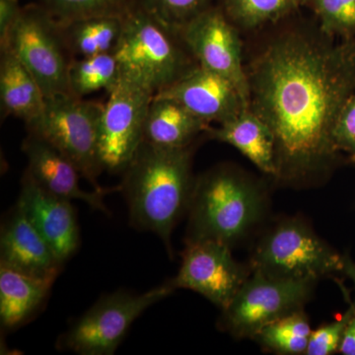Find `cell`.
Returning a JSON list of instances; mask_svg holds the SVG:
<instances>
[{
    "instance_id": "cell-1",
    "label": "cell",
    "mask_w": 355,
    "mask_h": 355,
    "mask_svg": "<svg viewBox=\"0 0 355 355\" xmlns=\"http://www.w3.org/2000/svg\"><path fill=\"white\" fill-rule=\"evenodd\" d=\"M249 108L275 139V178L305 184L338 162L336 121L355 94V39L291 31L273 38L246 69Z\"/></svg>"
},
{
    "instance_id": "cell-2",
    "label": "cell",
    "mask_w": 355,
    "mask_h": 355,
    "mask_svg": "<svg viewBox=\"0 0 355 355\" xmlns=\"http://www.w3.org/2000/svg\"><path fill=\"white\" fill-rule=\"evenodd\" d=\"M191 157V146L169 148L144 141L120 184L132 226L157 235L171 257L172 232L188 211L195 186Z\"/></svg>"
},
{
    "instance_id": "cell-3",
    "label": "cell",
    "mask_w": 355,
    "mask_h": 355,
    "mask_svg": "<svg viewBox=\"0 0 355 355\" xmlns=\"http://www.w3.org/2000/svg\"><path fill=\"white\" fill-rule=\"evenodd\" d=\"M266 205L258 182L227 166L210 169L195 181L186 243L216 241L232 248L260 222Z\"/></svg>"
},
{
    "instance_id": "cell-4",
    "label": "cell",
    "mask_w": 355,
    "mask_h": 355,
    "mask_svg": "<svg viewBox=\"0 0 355 355\" xmlns=\"http://www.w3.org/2000/svg\"><path fill=\"white\" fill-rule=\"evenodd\" d=\"M174 34L139 6L125 16L114 53L123 78L154 96L171 86L197 65L191 64Z\"/></svg>"
},
{
    "instance_id": "cell-5",
    "label": "cell",
    "mask_w": 355,
    "mask_h": 355,
    "mask_svg": "<svg viewBox=\"0 0 355 355\" xmlns=\"http://www.w3.org/2000/svg\"><path fill=\"white\" fill-rule=\"evenodd\" d=\"M250 268L270 277L319 280L343 272V254L299 218H286L261 236Z\"/></svg>"
},
{
    "instance_id": "cell-6",
    "label": "cell",
    "mask_w": 355,
    "mask_h": 355,
    "mask_svg": "<svg viewBox=\"0 0 355 355\" xmlns=\"http://www.w3.org/2000/svg\"><path fill=\"white\" fill-rule=\"evenodd\" d=\"M104 105L64 93L46 98L43 112L27 123L28 132L46 140L76 166L81 176L102 190L98 135Z\"/></svg>"
},
{
    "instance_id": "cell-7",
    "label": "cell",
    "mask_w": 355,
    "mask_h": 355,
    "mask_svg": "<svg viewBox=\"0 0 355 355\" xmlns=\"http://www.w3.org/2000/svg\"><path fill=\"white\" fill-rule=\"evenodd\" d=\"M172 292L165 284L142 294L118 291L104 296L58 338V349L81 355L113 354L133 322Z\"/></svg>"
},
{
    "instance_id": "cell-8",
    "label": "cell",
    "mask_w": 355,
    "mask_h": 355,
    "mask_svg": "<svg viewBox=\"0 0 355 355\" xmlns=\"http://www.w3.org/2000/svg\"><path fill=\"white\" fill-rule=\"evenodd\" d=\"M317 280L277 279L252 270L221 311L219 328L236 338H253L266 324L303 310Z\"/></svg>"
},
{
    "instance_id": "cell-9",
    "label": "cell",
    "mask_w": 355,
    "mask_h": 355,
    "mask_svg": "<svg viewBox=\"0 0 355 355\" xmlns=\"http://www.w3.org/2000/svg\"><path fill=\"white\" fill-rule=\"evenodd\" d=\"M19 58L41 86L44 97L69 93V69L73 60L60 24L44 6L22 8L6 48Z\"/></svg>"
},
{
    "instance_id": "cell-10",
    "label": "cell",
    "mask_w": 355,
    "mask_h": 355,
    "mask_svg": "<svg viewBox=\"0 0 355 355\" xmlns=\"http://www.w3.org/2000/svg\"><path fill=\"white\" fill-rule=\"evenodd\" d=\"M154 95L121 78L108 92L104 104L98 153L103 170L125 172L144 141V127Z\"/></svg>"
},
{
    "instance_id": "cell-11",
    "label": "cell",
    "mask_w": 355,
    "mask_h": 355,
    "mask_svg": "<svg viewBox=\"0 0 355 355\" xmlns=\"http://www.w3.org/2000/svg\"><path fill=\"white\" fill-rule=\"evenodd\" d=\"M251 272V268L238 263L231 248L223 243H186L179 272L166 284L173 291L184 288L198 292L223 311Z\"/></svg>"
},
{
    "instance_id": "cell-12",
    "label": "cell",
    "mask_w": 355,
    "mask_h": 355,
    "mask_svg": "<svg viewBox=\"0 0 355 355\" xmlns=\"http://www.w3.org/2000/svg\"><path fill=\"white\" fill-rule=\"evenodd\" d=\"M179 37L200 67L234 84L249 102V84L246 69L243 67L241 41L223 13L207 8L184 26Z\"/></svg>"
},
{
    "instance_id": "cell-13",
    "label": "cell",
    "mask_w": 355,
    "mask_h": 355,
    "mask_svg": "<svg viewBox=\"0 0 355 355\" xmlns=\"http://www.w3.org/2000/svg\"><path fill=\"white\" fill-rule=\"evenodd\" d=\"M156 95L172 98L209 125L224 123L249 108L234 84L200 65Z\"/></svg>"
},
{
    "instance_id": "cell-14",
    "label": "cell",
    "mask_w": 355,
    "mask_h": 355,
    "mask_svg": "<svg viewBox=\"0 0 355 355\" xmlns=\"http://www.w3.org/2000/svg\"><path fill=\"white\" fill-rule=\"evenodd\" d=\"M22 151L28 160L27 171L44 190L65 200H83L93 209L109 214L104 198L114 191H121V186L93 191L83 190L79 184V178L83 176L76 166L34 133L28 132Z\"/></svg>"
},
{
    "instance_id": "cell-15",
    "label": "cell",
    "mask_w": 355,
    "mask_h": 355,
    "mask_svg": "<svg viewBox=\"0 0 355 355\" xmlns=\"http://www.w3.org/2000/svg\"><path fill=\"white\" fill-rule=\"evenodd\" d=\"M17 203L64 265L80 244L76 212L70 200L44 190L26 170Z\"/></svg>"
},
{
    "instance_id": "cell-16",
    "label": "cell",
    "mask_w": 355,
    "mask_h": 355,
    "mask_svg": "<svg viewBox=\"0 0 355 355\" xmlns=\"http://www.w3.org/2000/svg\"><path fill=\"white\" fill-rule=\"evenodd\" d=\"M0 257V263L53 279L62 266L19 203L2 225Z\"/></svg>"
},
{
    "instance_id": "cell-17",
    "label": "cell",
    "mask_w": 355,
    "mask_h": 355,
    "mask_svg": "<svg viewBox=\"0 0 355 355\" xmlns=\"http://www.w3.org/2000/svg\"><path fill=\"white\" fill-rule=\"evenodd\" d=\"M55 279L0 263V322L4 329L25 323L43 305Z\"/></svg>"
},
{
    "instance_id": "cell-18",
    "label": "cell",
    "mask_w": 355,
    "mask_h": 355,
    "mask_svg": "<svg viewBox=\"0 0 355 355\" xmlns=\"http://www.w3.org/2000/svg\"><path fill=\"white\" fill-rule=\"evenodd\" d=\"M207 132L211 139L237 148L261 171L272 177L277 175L272 133L251 109L243 110L241 113L220 123L219 128H210Z\"/></svg>"
},
{
    "instance_id": "cell-19",
    "label": "cell",
    "mask_w": 355,
    "mask_h": 355,
    "mask_svg": "<svg viewBox=\"0 0 355 355\" xmlns=\"http://www.w3.org/2000/svg\"><path fill=\"white\" fill-rule=\"evenodd\" d=\"M210 128L183 105L165 96L155 95L147 112L144 141L160 147H186Z\"/></svg>"
},
{
    "instance_id": "cell-20",
    "label": "cell",
    "mask_w": 355,
    "mask_h": 355,
    "mask_svg": "<svg viewBox=\"0 0 355 355\" xmlns=\"http://www.w3.org/2000/svg\"><path fill=\"white\" fill-rule=\"evenodd\" d=\"M0 103L2 113L24 121L26 125L43 112L46 97L41 86L12 51H1Z\"/></svg>"
},
{
    "instance_id": "cell-21",
    "label": "cell",
    "mask_w": 355,
    "mask_h": 355,
    "mask_svg": "<svg viewBox=\"0 0 355 355\" xmlns=\"http://www.w3.org/2000/svg\"><path fill=\"white\" fill-rule=\"evenodd\" d=\"M125 16H92L58 24L72 57H92L114 53L123 33Z\"/></svg>"
},
{
    "instance_id": "cell-22",
    "label": "cell",
    "mask_w": 355,
    "mask_h": 355,
    "mask_svg": "<svg viewBox=\"0 0 355 355\" xmlns=\"http://www.w3.org/2000/svg\"><path fill=\"white\" fill-rule=\"evenodd\" d=\"M121 78L120 65L114 53L73 58L69 69L70 94L85 96L106 90L109 92Z\"/></svg>"
},
{
    "instance_id": "cell-23",
    "label": "cell",
    "mask_w": 355,
    "mask_h": 355,
    "mask_svg": "<svg viewBox=\"0 0 355 355\" xmlns=\"http://www.w3.org/2000/svg\"><path fill=\"white\" fill-rule=\"evenodd\" d=\"M311 333L307 315L300 310L266 324L253 338L263 349L275 354H305Z\"/></svg>"
},
{
    "instance_id": "cell-24",
    "label": "cell",
    "mask_w": 355,
    "mask_h": 355,
    "mask_svg": "<svg viewBox=\"0 0 355 355\" xmlns=\"http://www.w3.org/2000/svg\"><path fill=\"white\" fill-rule=\"evenodd\" d=\"M309 0H227L231 19L245 29L275 22Z\"/></svg>"
},
{
    "instance_id": "cell-25",
    "label": "cell",
    "mask_w": 355,
    "mask_h": 355,
    "mask_svg": "<svg viewBox=\"0 0 355 355\" xmlns=\"http://www.w3.org/2000/svg\"><path fill=\"white\" fill-rule=\"evenodd\" d=\"M58 23L99 15H123L132 8L130 0H42Z\"/></svg>"
},
{
    "instance_id": "cell-26",
    "label": "cell",
    "mask_w": 355,
    "mask_h": 355,
    "mask_svg": "<svg viewBox=\"0 0 355 355\" xmlns=\"http://www.w3.org/2000/svg\"><path fill=\"white\" fill-rule=\"evenodd\" d=\"M209 0H140L139 6L179 36L182 29L207 10Z\"/></svg>"
},
{
    "instance_id": "cell-27",
    "label": "cell",
    "mask_w": 355,
    "mask_h": 355,
    "mask_svg": "<svg viewBox=\"0 0 355 355\" xmlns=\"http://www.w3.org/2000/svg\"><path fill=\"white\" fill-rule=\"evenodd\" d=\"M321 31L328 36L352 37L355 33V0H314Z\"/></svg>"
},
{
    "instance_id": "cell-28",
    "label": "cell",
    "mask_w": 355,
    "mask_h": 355,
    "mask_svg": "<svg viewBox=\"0 0 355 355\" xmlns=\"http://www.w3.org/2000/svg\"><path fill=\"white\" fill-rule=\"evenodd\" d=\"M352 313V308L349 304V309L343 316L312 331L305 354L331 355L338 352Z\"/></svg>"
},
{
    "instance_id": "cell-29",
    "label": "cell",
    "mask_w": 355,
    "mask_h": 355,
    "mask_svg": "<svg viewBox=\"0 0 355 355\" xmlns=\"http://www.w3.org/2000/svg\"><path fill=\"white\" fill-rule=\"evenodd\" d=\"M334 144L338 153H345L355 163V94L347 100L336 121Z\"/></svg>"
},
{
    "instance_id": "cell-30",
    "label": "cell",
    "mask_w": 355,
    "mask_h": 355,
    "mask_svg": "<svg viewBox=\"0 0 355 355\" xmlns=\"http://www.w3.org/2000/svg\"><path fill=\"white\" fill-rule=\"evenodd\" d=\"M22 8L19 0H0V49L8 42L14 25L19 18Z\"/></svg>"
},
{
    "instance_id": "cell-31",
    "label": "cell",
    "mask_w": 355,
    "mask_h": 355,
    "mask_svg": "<svg viewBox=\"0 0 355 355\" xmlns=\"http://www.w3.org/2000/svg\"><path fill=\"white\" fill-rule=\"evenodd\" d=\"M340 288L343 291V295L347 299L350 305H352V313L349 320V323L345 328V334L342 343H340L338 352L343 355H355V304L352 302L349 298V293L345 289V287L340 284Z\"/></svg>"
},
{
    "instance_id": "cell-32",
    "label": "cell",
    "mask_w": 355,
    "mask_h": 355,
    "mask_svg": "<svg viewBox=\"0 0 355 355\" xmlns=\"http://www.w3.org/2000/svg\"><path fill=\"white\" fill-rule=\"evenodd\" d=\"M343 272L347 275L355 287V263L349 254H343Z\"/></svg>"
}]
</instances>
